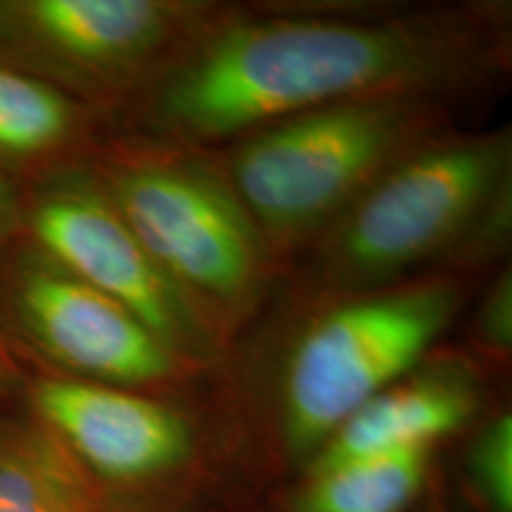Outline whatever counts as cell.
<instances>
[{
	"label": "cell",
	"mask_w": 512,
	"mask_h": 512,
	"mask_svg": "<svg viewBox=\"0 0 512 512\" xmlns=\"http://www.w3.org/2000/svg\"><path fill=\"white\" fill-rule=\"evenodd\" d=\"M456 309L444 285L363 299L320 318L287 363L283 432L294 456H311L363 403L411 370Z\"/></svg>",
	"instance_id": "3957f363"
},
{
	"label": "cell",
	"mask_w": 512,
	"mask_h": 512,
	"mask_svg": "<svg viewBox=\"0 0 512 512\" xmlns=\"http://www.w3.org/2000/svg\"><path fill=\"white\" fill-rule=\"evenodd\" d=\"M22 226V202L10 188L8 178L0 174V249L8 247L10 235Z\"/></svg>",
	"instance_id": "9a60e30c"
},
{
	"label": "cell",
	"mask_w": 512,
	"mask_h": 512,
	"mask_svg": "<svg viewBox=\"0 0 512 512\" xmlns=\"http://www.w3.org/2000/svg\"><path fill=\"white\" fill-rule=\"evenodd\" d=\"M413 126L408 102L394 95L275 121L235 157L242 207L273 238H297L389 171Z\"/></svg>",
	"instance_id": "7a4b0ae2"
},
{
	"label": "cell",
	"mask_w": 512,
	"mask_h": 512,
	"mask_svg": "<svg viewBox=\"0 0 512 512\" xmlns=\"http://www.w3.org/2000/svg\"><path fill=\"white\" fill-rule=\"evenodd\" d=\"M470 475L491 512H512V420L498 415L470 453Z\"/></svg>",
	"instance_id": "4fadbf2b"
},
{
	"label": "cell",
	"mask_w": 512,
	"mask_h": 512,
	"mask_svg": "<svg viewBox=\"0 0 512 512\" xmlns=\"http://www.w3.org/2000/svg\"><path fill=\"white\" fill-rule=\"evenodd\" d=\"M29 411L91 479L136 484L164 477L190 458V425L169 406L112 384L41 375Z\"/></svg>",
	"instance_id": "9c48e42d"
},
{
	"label": "cell",
	"mask_w": 512,
	"mask_h": 512,
	"mask_svg": "<svg viewBox=\"0 0 512 512\" xmlns=\"http://www.w3.org/2000/svg\"><path fill=\"white\" fill-rule=\"evenodd\" d=\"M0 512H100L91 477L34 415H0Z\"/></svg>",
	"instance_id": "8fae6325"
},
{
	"label": "cell",
	"mask_w": 512,
	"mask_h": 512,
	"mask_svg": "<svg viewBox=\"0 0 512 512\" xmlns=\"http://www.w3.org/2000/svg\"><path fill=\"white\" fill-rule=\"evenodd\" d=\"M178 17L157 0H0V60L76 100L138 67Z\"/></svg>",
	"instance_id": "ba28073f"
},
{
	"label": "cell",
	"mask_w": 512,
	"mask_h": 512,
	"mask_svg": "<svg viewBox=\"0 0 512 512\" xmlns=\"http://www.w3.org/2000/svg\"><path fill=\"white\" fill-rule=\"evenodd\" d=\"M430 472V448L387 453L309 472L294 512H403Z\"/></svg>",
	"instance_id": "7c38bea8"
},
{
	"label": "cell",
	"mask_w": 512,
	"mask_h": 512,
	"mask_svg": "<svg viewBox=\"0 0 512 512\" xmlns=\"http://www.w3.org/2000/svg\"><path fill=\"white\" fill-rule=\"evenodd\" d=\"M22 228L34 245L62 268L114 299L169 349L192 337V316L181 297L102 185L72 169L38 178L22 202Z\"/></svg>",
	"instance_id": "52a82bcc"
},
{
	"label": "cell",
	"mask_w": 512,
	"mask_h": 512,
	"mask_svg": "<svg viewBox=\"0 0 512 512\" xmlns=\"http://www.w3.org/2000/svg\"><path fill=\"white\" fill-rule=\"evenodd\" d=\"M8 384V368H5V358H3V349H0V392Z\"/></svg>",
	"instance_id": "2e32d148"
},
{
	"label": "cell",
	"mask_w": 512,
	"mask_h": 512,
	"mask_svg": "<svg viewBox=\"0 0 512 512\" xmlns=\"http://www.w3.org/2000/svg\"><path fill=\"white\" fill-rule=\"evenodd\" d=\"M472 413L475 396L463 382L446 377L396 382L332 432L313 453L309 472L411 448H432L437 439L460 430Z\"/></svg>",
	"instance_id": "30bf717a"
},
{
	"label": "cell",
	"mask_w": 512,
	"mask_h": 512,
	"mask_svg": "<svg viewBox=\"0 0 512 512\" xmlns=\"http://www.w3.org/2000/svg\"><path fill=\"white\" fill-rule=\"evenodd\" d=\"M503 138L432 147L384 171L339 228L332 259L351 278L425 261L472 226L503 192Z\"/></svg>",
	"instance_id": "277c9868"
},
{
	"label": "cell",
	"mask_w": 512,
	"mask_h": 512,
	"mask_svg": "<svg viewBox=\"0 0 512 512\" xmlns=\"http://www.w3.org/2000/svg\"><path fill=\"white\" fill-rule=\"evenodd\" d=\"M446 67V43L408 24H252L192 57L164 86L157 112L174 131L221 138L339 102L389 98Z\"/></svg>",
	"instance_id": "6da1fadb"
},
{
	"label": "cell",
	"mask_w": 512,
	"mask_h": 512,
	"mask_svg": "<svg viewBox=\"0 0 512 512\" xmlns=\"http://www.w3.org/2000/svg\"><path fill=\"white\" fill-rule=\"evenodd\" d=\"M486 335L498 347L510 344V278H505L486 306Z\"/></svg>",
	"instance_id": "5bb4252c"
},
{
	"label": "cell",
	"mask_w": 512,
	"mask_h": 512,
	"mask_svg": "<svg viewBox=\"0 0 512 512\" xmlns=\"http://www.w3.org/2000/svg\"><path fill=\"white\" fill-rule=\"evenodd\" d=\"M102 190L174 285L235 299L256 283L261 249L252 216L200 171L121 166Z\"/></svg>",
	"instance_id": "8992f818"
},
{
	"label": "cell",
	"mask_w": 512,
	"mask_h": 512,
	"mask_svg": "<svg viewBox=\"0 0 512 512\" xmlns=\"http://www.w3.org/2000/svg\"><path fill=\"white\" fill-rule=\"evenodd\" d=\"M0 325L60 368V377L126 387L174 368V349L29 238L0 249Z\"/></svg>",
	"instance_id": "5b68a950"
}]
</instances>
